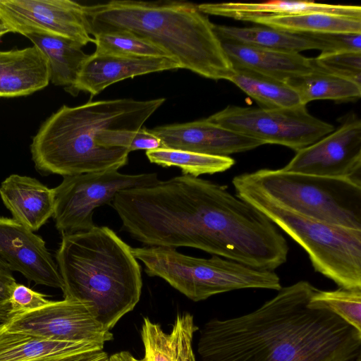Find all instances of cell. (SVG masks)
<instances>
[{"label":"cell","instance_id":"6da1fadb","mask_svg":"<svg viewBox=\"0 0 361 361\" xmlns=\"http://www.w3.org/2000/svg\"><path fill=\"white\" fill-rule=\"evenodd\" d=\"M307 281L281 287L255 310L207 322L199 361H349L361 355V332L331 312L308 307Z\"/></svg>","mask_w":361,"mask_h":361},{"label":"cell","instance_id":"7a4b0ae2","mask_svg":"<svg viewBox=\"0 0 361 361\" xmlns=\"http://www.w3.org/2000/svg\"><path fill=\"white\" fill-rule=\"evenodd\" d=\"M165 101L126 98L62 106L32 138L35 169L63 177L118 170L128 163L135 133Z\"/></svg>","mask_w":361,"mask_h":361},{"label":"cell","instance_id":"3957f363","mask_svg":"<svg viewBox=\"0 0 361 361\" xmlns=\"http://www.w3.org/2000/svg\"><path fill=\"white\" fill-rule=\"evenodd\" d=\"M90 35L127 32L165 50L181 68L227 80L233 67L214 25L197 5L180 1L113 0L84 6Z\"/></svg>","mask_w":361,"mask_h":361},{"label":"cell","instance_id":"277c9868","mask_svg":"<svg viewBox=\"0 0 361 361\" xmlns=\"http://www.w3.org/2000/svg\"><path fill=\"white\" fill-rule=\"evenodd\" d=\"M56 259L63 299L87 305L109 331L140 300V265L132 247L107 226L62 234Z\"/></svg>","mask_w":361,"mask_h":361},{"label":"cell","instance_id":"5b68a950","mask_svg":"<svg viewBox=\"0 0 361 361\" xmlns=\"http://www.w3.org/2000/svg\"><path fill=\"white\" fill-rule=\"evenodd\" d=\"M232 183L306 216L361 230L360 182L264 169L236 176Z\"/></svg>","mask_w":361,"mask_h":361},{"label":"cell","instance_id":"8992f818","mask_svg":"<svg viewBox=\"0 0 361 361\" xmlns=\"http://www.w3.org/2000/svg\"><path fill=\"white\" fill-rule=\"evenodd\" d=\"M234 188L238 197L263 213L306 251L316 271L340 288L361 289V230L314 219L252 190Z\"/></svg>","mask_w":361,"mask_h":361},{"label":"cell","instance_id":"52a82bcc","mask_svg":"<svg viewBox=\"0 0 361 361\" xmlns=\"http://www.w3.org/2000/svg\"><path fill=\"white\" fill-rule=\"evenodd\" d=\"M132 252L145 264L148 276L161 278L195 302L235 290H279L282 287L274 271L255 269L217 255L195 257L161 246L134 247Z\"/></svg>","mask_w":361,"mask_h":361},{"label":"cell","instance_id":"ba28073f","mask_svg":"<svg viewBox=\"0 0 361 361\" xmlns=\"http://www.w3.org/2000/svg\"><path fill=\"white\" fill-rule=\"evenodd\" d=\"M207 119L264 145H281L295 152L334 130V126L313 116L302 104L272 109L228 106Z\"/></svg>","mask_w":361,"mask_h":361},{"label":"cell","instance_id":"9c48e42d","mask_svg":"<svg viewBox=\"0 0 361 361\" xmlns=\"http://www.w3.org/2000/svg\"><path fill=\"white\" fill-rule=\"evenodd\" d=\"M159 180L155 173L132 175L118 170L64 176L53 188L56 228L62 234L89 230L95 226L94 209L104 204H111L117 192L152 185Z\"/></svg>","mask_w":361,"mask_h":361},{"label":"cell","instance_id":"30bf717a","mask_svg":"<svg viewBox=\"0 0 361 361\" xmlns=\"http://www.w3.org/2000/svg\"><path fill=\"white\" fill-rule=\"evenodd\" d=\"M1 325L8 331L54 341L104 346L113 339L111 331L97 321L87 305L66 299L50 301L36 310L11 317Z\"/></svg>","mask_w":361,"mask_h":361},{"label":"cell","instance_id":"8fae6325","mask_svg":"<svg viewBox=\"0 0 361 361\" xmlns=\"http://www.w3.org/2000/svg\"><path fill=\"white\" fill-rule=\"evenodd\" d=\"M0 23L23 35H56L85 46L90 35L84 6L70 0H0Z\"/></svg>","mask_w":361,"mask_h":361},{"label":"cell","instance_id":"7c38bea8","mask_svg":"<svg viewBox=\"0 0 361 361\" xmlns=\"http://www.w3.org/2000/svg\"><path fill=\"white\" fill-rule=\"evenodd\" d=\"M283 170L361 183V121L349 115L341 126L296 152Z\"/></svg>","mask_w":361,"mask_h":361},{"label":"cell","instance_id":"4fadbf2b","mask_svg":"<svg viewBox=\"0 0 361 361\" xmlns=\"http://www.w3.org/2000/svg\"><path fill=\"white\" fill-rule=\"evenodd\" d=\"M0 258L10 271L36 285L63 288L57 264L44 240L13 218L0 216Z\"/></svg>","mask_w":361,"mask_h":361},{"label":"cell","instance_id":"5bb4252c","mask_svg":"<svg viewBox=\"0 0 361 361\" xmlns=\"http://www.w3.org/2000/svg\"><path fill=\"white\" fill-rule=\"evenodd\" d=\"M149 130L161 140L164 147L214 156L229 157L264 145L207 118L157 126Z\"/></svg>","mask_w":361,"mask_h":361},{"label":"cell","instance_id":"9a60e30c","mask_svg":"<svg viewBox=\"0 0 361 361\" xmlns=\"http://www.w3.org/2000/svg\"><path fill=\"white\" fill-rule=\"evenodd\" d=\"M177 68H181L180 63L171 57H133L94 52L85 61L75 83L65 90L73 96L80 92H88L92 98L118 81Z\"/></svg>","mask_w":361,"mask_h":361},{"label":"cell","instance_id":"2e32d148","mask_svg":"<svg viewBox=\"0 0 361 361\" xmlns=\"http://www.w3.org/2000/svg\"><path fill=\"white\" fill-rule=\"evenodd\" d=\"M0 196L13 219L33 232L53 216L54 190L35 178L12 174L1 183Z\"/></svg>","mask_w":361,"mask_h":361},{"label":"cell","instance_id":"e0dca14e","mask_svg":"<svg viewBox=\"0 0 361 361\" xmlns=\"http://www.w3.org/2000/svg\"><path fill=\"white\" fill-rule=\"evenodd\" d=\"M49 81L47 59L36 46L0 51V97L28 95Z\"/></svg>","mask_w":361,"mask_h":361},{"label":"cell","instance_id":"ac0fdd59","mask_svg":"<svg viewBox=\"0 0 361 361\" xmlns=\"http://www.w3.org/2000/svg\"><path fill=\"white\" fill-rule=\"evenodd\" d=\"M204 14L219 16L239 20L250 21L264 16L324 13L361 18V7L353 5L319 4L314 1H274L262 3H207L197 5Z\"/></svg>","mask_w":361,"mask_h":361},{"label":"cell","instance_id":"d6986e66","mask_svg":"<svg viewBox=\"0 0 361 361\" xmlns=\"http://www.w3.org/2000/svg\"><path fill=\"white\" fill-rule=\"evenodd\" d=\"M233 67L248 69L286 82L291 77L312 72V58L299 53L279 51L221 40Z\"/></svg>","mask_w":361,"mask_h":361},{"label":"cell","instance_id":"ffe728a7","mask_svg":"<svg viewBox=\"0 0 361 361\" xmlns=\"http://www.w3.org/2000/svg\"><path fill=\"white\" fill-rule=\"evenodd\" d=\"M198 328L190 313L178 314L171 330L145 317L140 330L144 361H188L194 353L192 340Z\"/></svg>","mask_w":361,"mask_h":361},{"label":"cell","instance_id":"44dd1931","mask_svg":"<svg viewBox=\"0 0 361 361\" xmlns=\"http://www.w3.org/2000/svg\"><path fill=\"white\" fill-rule=\"evenodd\" d=\"M47 57L50 81L65 88L72 86L89 55L78 42L62 37L44 33L25 35Z\"/></svg>","mask_w":361,"mask_h":361},{"label":"cell","instance_id":"7402d4cb","mask_svg":"<svg viewBox=\"0 0 361 361\" xmlns=\"http://www.w3.org/2000/svg\"><path fill=\"white\" fill-rule=\"evenodd\" d=\"M220 40L251 47L291 53L319 49L321 45L304 34L291 33L269 27H239L214 25Z\"/></svg>","mask_w":361,"mask_h":361},{"label":"cell","instance_id":"603a6c76","mask_svg":"<svg viewBox=\"0 0 361 361\" xmlns=\"http://www.w3.org/2000/svg\"><path fill=\"white\" fill-rule=\"evenodd\" d=\"M100 345L49 340L4 329L0 324V361H28L82 351Z\"/></svg>","mask_w":361,"mask_h":361},{"label":"cell","instance_id":"cb8c5ba5","mask_svg":"<svg viewBox=\"0 0 361 361\" xmlns=\"http://www.w3.org/2000/svg\"><path fill=\"white\" fill-rule=\"evenodd\" d=\"M285 82L298 94L300 104L305 106L314 100L350 102L361 96L360 84L314 66L312 72L291 77Z\"/></svg>","mask_w":361,"mask_h":361},{"label":"cell","instance_id":"d4e9b609","mask_svg":"<svg viewBox=\"0 0 361 361\" xmlns=\"http://www.w3.org/2000/svg\"><path fill=\"white\" fill-rule=\"evenodd\" d=\"M252 22L291 33H351L361 34V18L324 13L264 16Z\"/></svg>","mask_w":361,"mask_h":361},{"label":"cell","instance_id":"484cf974","mask_svg":"<svg viewBox=\"0 0 361 361\" xmlns=\"http://www.w3.org/2000/svg\"><path fill=\"white\" fill-rule=\"evenodd\" d=\"M228 79L262 108H286L300 105L298 94L285 82L255 71L233 67Z\"/></svg>","mask_w":361,"mask_h":361},{"label":"cell","instance_id":"4316f807","mask_svg":"<svg viewBox=\"0 0 361 361\" xmlns=\"http://www.w3.org/2000/svg\"><path fill=\"white\" fill-rule=\"evenodd\" d=\"M146 156L151 163L163 167H178L182 170L183 175L194 177L224 172L235 164V160L230 157L209 155L166 147L146 151Z\"/></svg>","mask_w":361,"mask_h":361},{"label":"cell","instance_id":"83f0119b","mask_svg":"<svg viewBox=\"0 0 361 361\" xmlns=\"http://www.w3.org/2000/svg\"><path fill=\"white\" fill-rule=\"evenodd\" d=\"M308 307L326 310L361 332V289L338 288L334 290L317 289Z\"/></svg>","mask_w":361,"mask_h":361},{"label":"cell","instance_id":"f1b7e54d","mask_svg":"<svg viewBox=\"0 0 361 361\" xmlns=\"http://www.w3.org/2000/svg\"><path fill=\"white\" fill-rule=\"evenodd\" d=\"M94 52L133 57H171L165 50L146 39L127 32L94 35Z\"/></svg>","mask_w":361,"mask_h":361},{"label":"cell","instance_id":"f546056e","mask_svg":"<svg viewBox=\"0 0 361 361\" xmlns=\"http://www.w3.org/2000/svg\"><path fill=\"white\" fill-rule=\"evenodd\" d=\"M312 61L315 68L361 85V52L321 53Z\"/></svg>","mask_w":361,"mask_h":361},{"label":"cell","instance_id":"4dcf8cb0","mask_svg":"<svg viewBox=\"0 0 361 361\" xmlns=\"http://www.w3.org/2000/svg\"><path fill=\"white\" fill-rule=\"evenodd\" d=\"M50 301L47 299L46 295L33 290L23 284L16 283L9 299L8 319L41 308Z\"/></svg>","mask_w":361,"mask_h":361},{"label":"cell","instance_id":"1f68e13d","mask_svg":"<svg viewBox=\"0 0 361 361\" xmlns=\"http://www.w3.org/2000/svg\"><path fill=\"white\" fill-rule=\"evenodd\" d=\"M304 35L320 44L322 53L361 52V34L304 33Z\"/></svg>","mask_w":361,"mask_h":361},{"label":"cell","instance_id":"d6a6232c","mask_svg":"<svg viewBox=\"0 0 361 361\" xmlns=\"http://www.w3.org/2000/svg\"><path fill=\"white\" fill-rule=\"evenodd\" d=\"M16 283L11 271L0 268V324L5 322L8 318L9 299Z\"/></svg>","mask_w":361,"mask_h":361},{"label":"cell","instance_id":"836d02e7","mask_svg":"<svg viewBox=\"0 0 361 361\" xmlns=\"http://www.w3.org/2000/svg\"><path fill=\"white\" fill-rule=\"evenodd\" d=\"M108 356L104 347H96L82 351L49 356L28 361H96Z\"/></svg>","mask_w":361,"mask_h":361},{"label":"cell","instance_id":"e575fe53","mask_svg":"<svg viewBox=\"0 0 361 361\" xmlns=\"http://www.w3.org/2000/svg\"><path fill=\"white\" fill-rule=\"evenodd\" d=\"M161 147H164L161 140L145 127H142L134 135L128 149L130 152L140 149L153 150Z\"/></svg>","mask_w":361,"mask_h":361},{"label":"cell","instance_id":"d590c367","mask_svg":"<svg viewBox=\"0 0 361 361\" xmlns=\"http://www.w3.org/2000/svg\"><path fill=\"white\" fill-rule=\"evenodd\" d=\"M108 361H144V360L136 358L130 352L120 351L108 357Z\"/></svg>","mask_w":361,"mask_h":361},{"label":"cell","instance_id":"8d00e7d4","mask_svg":"<svg viewBox=\"0 0 361 361\" xmlns=\"http://www.w3.org/2000/svg\"><path fill=\"white\" fill-rule=\"evenodd\" d=\"M8 32H10V30L4 25L0 23V38Z\"/></svg>","mask_w":361,"mask_h":361},{"label":"cell","instance_id":"74e56055","mask_svg":"<svg viewBox=\"0 0 361 361\" xmlns=\"http://www.w3.org/2000/svg\"><path fill=\"white\" fill-rule=\"evenodd\" d=\"M0 268L10 270L8 264L1 258H0Z\"/></svg>","mask_w":361,"mask_h":361},{"label":"cell","instance_id":"f35d334b","mask_svg":"<svg viewBox=\"0 0 361 361\" xmlns=\"http://www.w3.org/2000/svg\"><path fill=\"white\" fill-rule=\"evenodd\" d=\"M188 361H197L195 353L190 355Z\"/></svg>","mask_w":361,"mask_h":361},{"label":"cell","instance_id":"ab89813d","mask_svg":"<svg viewBox=\"0 0 361 361\" xmlns=\"http://www.w3.org/2000/svg\"><path fill=\"white\" fill-rule=\"evenodd\" d=\"M108 357H109V356H106V357H102V358L99 359V360H96V361H108Z\"/></svg>","mask_w":361,"mask_h":361},{"label":"cell","instance_id":"60d3db41","mask_svg":"<svg viewBox=\"0 0 361 361\" xmlns=\"http://www.w3.org/2000/svg\"><path fill=\"white\" fill-rule=\"evenodd\" d=\"M349 361H361V355Z\"/></svg>","mask_w":361,"mask_h":361}]
</instances>
